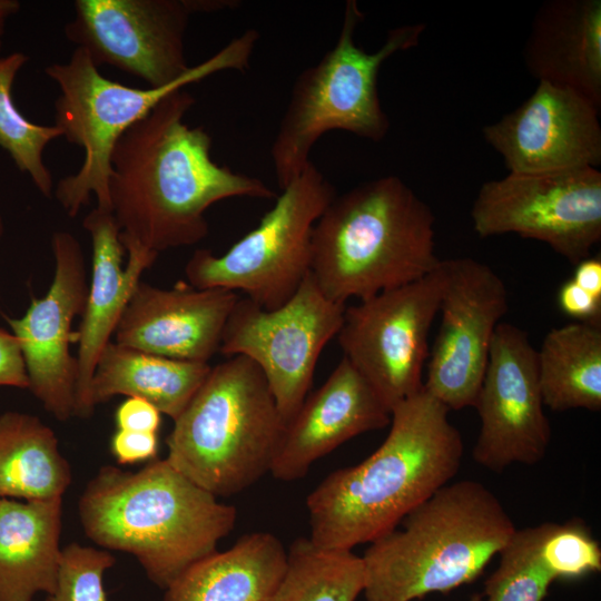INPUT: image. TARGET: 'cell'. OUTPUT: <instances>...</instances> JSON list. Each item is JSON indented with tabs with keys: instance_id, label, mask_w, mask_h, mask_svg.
Returning <instances> with one entry per match:
<instances>
[{
	"instance_id": "obj_23",
	"label": "cell",
	"mask_w": 601,
	"mask_h": 601,
	"mask_svg": "<svg viewBox=\"0 0 601 601\" xmlns=\"http://www.w3.org/2000/svg\"><path fill=\"white\" fill-rule=\"evenodd\" d=\"M286 564L287 551L277 536L245 534L188 568L165 589L164 601H268Z\"/></svg>"
},
{
	"instance_id": "obj_13",
	"label": "cell",
	"mask_w": 601,
	"mask_h": 601,
	"mask_svg": "<svg viewBox=\"0 0 601 601\" xmlns=\"http://www.w3.org/2000/svg\"><path fill=\"white\" fill-rule=\"evenodd\" d=\"M237 6L230 0H76L63 31L98 68L107 65L158 88L190 69L185 47L190 17Z\"/></svg>"
},
{
	"instance_id": "obj_8",
	"label": "cell",
	"mask_w": 601,
	"mask_h": 601,
	"mask_svg": "<svg viewBox=\"0 0 601 601\" xmlns=\"http://www.w3.org/2000/svg\"><path fill=\"white\" fill-rule=\"evenodd\" d=\"M363 18L357 2L347 0L336 43L293 85L270 148L280 189L306 168L314 145L326 132L342 130L381 141L390 130L377 90L380 69L393 55L417 46L426 24L393 28L377 51L367 52L355 42Z\"/></svg>"
},
{
	"instance_id": "obj_26",
	"label": "cell",
	"mask_w": 601,
	"mask_h": 601,
	"mask_svg": "<svg viewBox=\"0 0 601 601\" xmlns=\"http://www.w3.org/2000/svg\"><path fill=\"white\" fill-rule=\"evenodd\" d=\"M544 406L555 412L601 410V319L550 329L536 349Z\"/></svg>"
},
{
	"instance_id": "obj_20",
	"label": "cell",
	"mask_w": 601,
	"mask_h": 601,
	"mask_svg": "<svg viewBox=\"0 0 601 601\" xmlns=\"http://www.w3.org/2000/svg\"><path fill=\"white\" fill-rule=\"evenodd\" d=\"M91 239V277L79 331L76 333L77 383L75 416L90 417V383L97 362L111 342L121 314L142 273L158 254L125 248L111 211L95 207L82 221Z\"/></svg>"
},
{
	"instance_id": "obj_36",
	"label": "cell",
	"mask_w": 601,
	"mask_h": 601,
	"mask_svg": "<svg viewBox=\"0 0 601 601\" xmlns=\"http://www.w3.org/2000/svg\"><path fill=\"white\" fill-rule=\"evenodd\" d=\"M20 7L21 4L18 0H0V51L7 21L20 10Z\"/></svg>"
},
{
	"instance_id": "obj_7",
	"label": "cell",
	"mask_w": 601,
	"mask_h": 601,
	"mask_svg": "<svg viewBox=\"0 0 601 601\" xmlns=\"http://www.w3.org/2000/svg\"><path fill=\"white\" fill-rule=\"evenodd\" d=\"M258 39L257 30L247 29L178 80L158 88H134L106 78L81 48L67 62L47 66L45 72L60 92L55 126L68 142L83 149L79 169L61 178L53 190L65 213L77 216L93 196L96 207L110 211V157L124 132L169 93L219 71L248 68Z\"/></svg>"
},
{
	"instance_id": "obj_37",
	"label": "cell",
	"mask_w": 601,
	"mask_h": 601,
	"mask_svg": "<svg viewBox=\"0 0 601 601\" xmlns=\"http://www.w3.org/2000/svg\"><path fill=\"white\" fill-rule=\"evenodd\" d=\"M3 235H4V219H3V216L0 211V243L3 238Z\"/></svg>"
},
{
	"instance_id": "obj_19",
	"label": "cell",
	"mask_w": 601,
	"mask_h": 601,
	"mask_svg": "<svg viewBox=\"0 0 601 601\" xmlns=\"http://www.w3.org/2000/svg\"><path fill=\"white\" fill-rule=\"evenodd\" d=\"M390 422L391 412L365 378L342 357L324 384L306 396L286 424L270 473L284 482L302 479L316 460Z\"/></svg>"
},
{
	"instance_id": "obj_12",
	"label": "cell",
	"mask_w": 601,
	"mask_h": 601,
	"mask_svg": "<svg viewBox=\"0 0 601 601\" xmlns=\"http://www.w3.org/2000/svg\"><path fill=\"white\" fill-rule=\"evenodd\" d=\"M443 275L436 269L346 307L336 337L345 357L387 410L423 387L428 335L439 313Z\"/></svg>"
},
{
	"instance_id": "obj_2",
	"label": "cell",
	"mask_w": 601,
	"mask_h": 601,
	"mask_svg": "<svg viewBox=\"0 0 601 601\" xmlns=\"http://www.w3.org/2000/svg\"><path fill=\"white\" fill-rule=\"evenodd\" d=\"M449 412L424 387L396 405L380 447L328 474L307 496L308 539L333 550L371 543L449 484L464 454Z\"/></svg>"
},
{
	"instance_id": "obj_33",
	"label": "cell",
	"mask_w": 601,
	"mask_h": 601,
	"mask_svg": "<svg viewBox=\"0 0 601 601\" xmlns=\"http://www.w3.org/2000/svg\"><path fill=\"white\" fill-rule=\"evenodd\" d=\"M0 386L28 390L24 359L16 336L0 327Z\"/></svg>"
},
{
	"instance_id": "obj_4",
	"label": "cell",
	"mask_w": 601,
	"mask_h": 601,
	"mask_svg": "<svg viewBox=\"0 0 601 601\" xmlns=\"http://www.w3.org/2000/svg\"><path fill=\"white\" fill-rule=\"evenodd\" d=\"M435 216L400 177L386 175L336 195L316 221L311 273L345 304L417 280L437 268Z\"/></svg>"
},
{
	"instance_id": "obj_28",
	"label": "cell",
	"mask_w": 601,
	"mask_h": 601,
	"mask_svg": "<svg viewBox=\"0 0 601 601\" xmlns=\"http://www.w3.org/2000/svg\"><path fill=\"white\" fill-rule=\"evenodd\" d=\"M28 60L29 57L19 51L0 57V147L9 154L17 168L30 177L39 193L51 198L53 178L43 160V152L62 134L55 125L45 126L29 120L14 104V79Z\"/></svg>"
},
{
	"instance_id": "obj_11",
	"label": "cell",
	"mask_w": 601,
	"mask_h": 601,
	"mask_svg": "<svg viewBox=\"0 0 601 601\" xmlns=\"http://www.w3.org/2000/svg\"><path fill=\"white\" fill-rule=\"evenodd\" d=\"M471 220L480 238L516 234L577 265L601 239V171L509 173L487 180L474 198Z\"/></svg>"
},
{
	"instance_id": "obj_31",
	"label": "cell",
	"mask_w": 601,
	"mask_h": 601,
	"mask_svg": "<svg viewBox=\"0 0 601 601\" xmlns=\"http://www.w3.org/2000/svg\"><path fill=\"white\" fill-rule=\"evenodd\" d=\"M110 450L120 464L154 460L158 452V433L117 430Z\"/></svg>"
},
{
	"instance_id": "obj_16",
	"label": "cell",
	"mask_w": 601,
	"mask_h": 601,
	"mask_svg": "<svg viewBox=\"0 0 601 601\" xmlns=\"http://www.w3.org/2000/svg\"><path fill=\"white\" fill-rule=\"evenodd\" d=\"M52 282L45 296L32 298L24 314L3 318L18 339L26 364L28 390L59 421L75 416L77 358L72 322L82 315L88 278L78 238L59 230L51 237Z\"/></svg>"
},
{
	"instance_id": "obj_18",
	"label": "cell",
	"mask_w": 601,
	"mask_h": 601,
	"mask_svg": "<svg viewBox=\"0 0 601 601\" xmlns=\"http://www.w3.org/2000/svg\"><path fill=\"white\" fill-rule=\"evenodd\" d=\"M238 293L200 289L180 282L161 288L141 279L114 333L116 343L145 353L208 363L219 352L223 331Z\"/></svg>"
},
{
	"instance_id": "obj_29",
	"label": "cell",
	"mask_w": 601,
	"mask_h": 601,
	"mask_svg": "<svg viewBox=\"0 0 601 601\" xmlns=\"http://www.w3.org/2000/svg\"><path fill=\"white\" fill-rule=\"evenodd\" d=\"M545 523L515 530L484 583L486 601H543L558 580L545 546Z\"/></svg>"
},
{
	"instance_id": "obj_30",
	"label": "cell",
	"mask_w": 601,
	"mask_h": 601,
	"mask_svg": "<svg viewBox=\"0 0 601 601\" xmlns=\"http://www.w3.org/2000/svg\"><path fill=\"white\" fill-rule=\"evenodd\" d=\"M115 562L106 549L68 544L61 549L56 585L47 601H107L104 575Z\"/></svg>"
},
{
	"instance_id": "obj_14",
	"label": "cell",
	"mask_w": 601,
	"mask_h": 601,
	"mask_svg": "<svg viewBox=\"0 0 601 601\" xmlns=\"http://www.w3.org/2000/svg\"><path fill=\"white\" fill-rule=\"evenodd\" d=\"M441 323L423 387L459 411L475 405L509 292L491 266L471 257L441 259Z\"/></svg>"
},
{
	"instance_id": "obj_25",
	"label": "cell",
	"mask_w": 601,
	"mask_h": 601,
	"mask_svg": "<svg viewBox=\"0 0 601 601\" xmlns=\"http://www.w3.org/2000/svg\"><path fill=\"white\" fill-rule=\"evenodd\" d=\"M70 482V465L50 426L28 413L0 415V499L62 497Z\"/></svg>"
},
{
	"instance_id": "obj_38",
	"label": "cell",
	"mask_w": 601,
	"mask_h": 601,
	"mask_svg": "<svg viewBox=\"0 0 601 601\" xmlns=\"http://www.w3.org/2000/svg\"><path fill=\"white\" fill-rule=\"evenodd\" d=\"M482 594L475 593L472 597H470L466 601H482Z\"/></svg>"
},
{
	"instance_id": "obj_9",
	"label": "cell",
	"mask_w": 601,
	"mask_h": 601,
	"mask_svg": "<svg viewBox=\"0 0 601 601\" xmlns=\"http://www.w3.org/2000/svg\"><path fill=\"white\" fill-rule=\"evenodd\" d=\"M280 190L259 224L226 253H193L185 266L189 285L243 292L265 309L296 293L311 273L314 226L336 191L312 161Z\"/></svg>"
},
{
	"instance_id": "obj_35",
	"label": "cell",
	"mask_w": 601,
	"mask_h": 601,
	"mask_svg": "<svg viewBox=\"0 0 601 601\" xmlns=\"http://www.w3.org/2000/svg\"><path fill=\"white\" fill-rule=\"evenodd\" d=\"M579 287L593 296L601 298V259L600 257H587L575 265L571 278Z\"/></svg>"
},
{
	"instance_id": "obj_6",
	"label": "cell",
	"mask_w": 601,
	"mask_h": 601,
	"mask_svg": "<svg viewBox=\"0 0 601 601\" xmlns=\"http://www.w3.org/2000/svg\"><path fill=\"white\" fill-rule=\"evenodd\" d=\"M285 422L260 368L243 355L211 366L166 439V460L216 497L270 473Z\"/></svg>"
},
{
	"instance_id": "obj_27",
	"label": "cell",
	"mask_w": 601,
	"mask_h": 601,
	"mask_svg": "<svg viewBox=\"0 0 601 601\" xmlns=\"http://www.w3.org/2000/svg\"><path fill=\"white\" fill-rule=\"evenodd\" d=\"M364 581L362 556L352 550L323 549L298 538L287 551L285 573L268 601H355Z\"/></svg>"
},
{
	"instance_id": "obj_17",
	"label": "cell",
	"mask_w": 601,
	"mask_h": 601,
	"mask_svg": "<svg viewBox=\"0 0 601 601\" xmlns=\"http://www.w3.org/2000/svg\"><path fill=\"white\" fill-rule=\"evenodd\" d=\"M600 109L573 90L539 82L518 108L482 128L512 174L601 165Z\"/></svg>"
},
{
	"instance_id": "obj_32",
	"label": "cell",
	"mask_w": 601,
	"mask_h": 601,
	"mask_svg": "<svg viewBox=\"0 0 601 601\" xmlns=\"http://www.w3.org/2000/svg\"><path fill=\"white\" fill-rule=\"evenodd\" d=\"M115 422L117 430L158 433L161 413L142 398L127 397L118 405Z\"/></svg>"
},
{
	"instance_id": "obj_34",
	"label": "cell",
	"mask_w": 601,
	"mask_h": 601,
	"mask_svg": "<svg viewBox=\"0 0 601 601\" xmlns=\"http://www.w3.org/2000/svg\"><path fill=\"white\" fill-rule=\"evenodd\" d=\"M560 309L578 322L601 319V298L579 287L572 279L566 280L558 293Z\"/></svg>"
},
{
	"instance_id": "obj_21",
	"label": "cell",
	"mask_w": 601,
	"mask_h": 601,
	"mask_svg": "<svg viewBox=\"0 0 601 601\" xmlns=\"http://www.w3.org/2000/svg\"><path fill=\"white\" fill-rule=\"evenodd\" d=\"M529 73L601 108V0H549L536 10L523 48Z\"/></svg>"
},
{
	"instance_id": "obj_3",
	"label": "cell",
	"mask_w": 601,
	"mask_h": 601,
	"mask_svg": "<svg viewBox=\"0 0 601 601\" xmlns=\"http://www.w3.org/2000/svg\"><path fill=\"white\" fill-rule=\"evenodd\" d=\"M79 516L90 540L132 554L148 579L165 590L217 551L235 526L237 510L164 459L137 472L102 466L80 496Z\"/></svg>"
},
{
	"instance_id": "obj_5",
	"label": "cell",
	"mask_w": 601,
	"mask_h": 601,
	"mask_svg": "<svg viewBox=\"0 0 601 601\" xmlns=\"http://www.w3.org/2000/svg\"><path fill=\"white\" fill-rule=\"evenodd\" d=\"M362 556L366 601H412L476 580L516 530L484 484H446Z\"/></svg>"
},
{
	"instance_id": "obj_24",
	"label": "cell",
	"mask_w": 601,
	"mask_h": 601,
	"mask_svg": "<svg viewBox=\"0 0 601 601\" xmlns=\"http://www.w3.org/2000/svg\"><path fill=\"white\" fill-rule=\"evenodd\" d=\"M210 368L208 363L167 358L110 342L91 378L90 403L95 408L117 395L138 397L175 421Z\"/></svg>"
},
{
	"instance_id": "obj_1",
	"label": "cell",
	"mask_w": 601,
	"mask_h": 601,
	"mask_svg": "<svg viewBox=\"0 0 601 601\" xmlns=\"http://www.w3.org/2000/svg\"><path fill=\"white\" fill-rule=\"evenodd\" d=\"M194 96L179 89L161 99L116 142L110 157V211L125 248L160 252L201 242L206 210L233 197L277 195L262 179L211 158L210 135L185 117Z\"/></svg>"
},
{
	"instance_id": "obj_15",
	"label": "cell",
	"mask_w": 601,
	"mask_h": 601,
	"mask_svg": "<svg viewBox=\"0 0 601 601\" xmlns=\"http://www.w3.org/2000/svg\"><path fill=\"white\" fill-rule=\"evenodd\" d=\"M480 431L474 461L496 473L514 463L533 465L546 453L551 427L544 414L536 349L521 327L501 322L494 333L474 405Z\"/></svg>"
},
{
	"instance_id": "obj_10",
	"label": "cell",
	"mask_w": 601,
	"mask_h": 601,
	"mask_svg": "<svg viewBox=\"0 0 601 601\" xmlns=\"http://www.w3.org/2000/svg\"><path fill=\"white\" fill-rule=\"evenodd\" d=\"M345 304L327 298L309 273L280 307L239 297L226 321L219 353L252 359L264 374L287 424L309 394L315 367L341 329Z\"/></svg>"
},
{
	"instance_id": "obj_22",
	"label": "cell",
	"mask_w": 601,
	"mask_h": 601,
	"mask_svg": "<svg viewBox=\"0 0 601 601\" xmlns=\"http://www.w3.org/2000/svg\"><path fill=\"white\" fill-rule=\"evenodd\" d=\"M62 497L0 499V601L51 594L61 549Z\"/></svg>"
}]
</instances>
